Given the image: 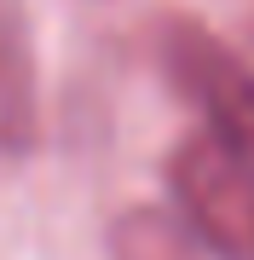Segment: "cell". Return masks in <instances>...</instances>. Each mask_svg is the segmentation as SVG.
Returning a JSON list of instances; mask_svg holds the SVG:
<instances>
[{
    "label": "cell",
    "mask_w": 254,
    "mask_h": 260,
    "mask_svg": "<svg viewBox=\"0 0 254 260\" xmlns=\"http://www.w3.org/2000/svg\"><path fill=\"white\" fill-rule=\"evenodd\" d=\"M156 58L168 81L202 110V133L254 168V70L191 18H168L156 29Z\"/></svg>",
    "instance_id": "1"
},
{
    "label": "cell",
    "mask_w": 254,
    "mask_h": 260,
    "mask_svg": "<svg viewBox=\"0 0 254 260\" xmlns=\"http://www.w3.org/2000/svg\"><path fill=\"white\" fill-rule=\"evenodd\" d=\"M173 203L185 225L214 260H254V168L237 162L220 139L191 133L179 139L173 162Z\"/></svg>",
    "instance_id": "2"
},
{
    "label": "cell",
    "mask_w": 254,
    "mask_h": 260,
    "mask_svg": "<svg viewBox=\"0 0 254 260\" xmlns=\"http://www.w3.org/2000/svg\"><path fill=\"white\" fill-rule=\"evenodd\" d=\"M35 139V58H29L23 0H0V145L23 150Z\"/></svg>",
    "instance_id": "3"
},
{
    "label": "cell",
    "mask_w": 254,
    "mask_h": 260,
    "mask_svg": "<svg viewBox=\"0 0 254 260\" xmlns=\"http://www.w3.org/2000/svg\"><path fill=\"white\" fill-rule=\"evenodd\" d=\"M208 249L168 208H127L110 225V260H202Z\"/></svg>",
    "instance_id": "4"
}]
</instances>
